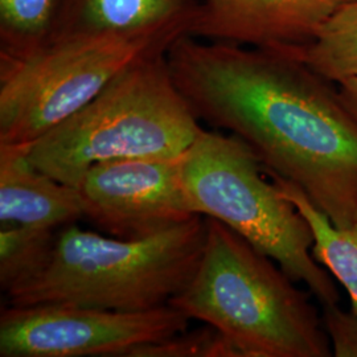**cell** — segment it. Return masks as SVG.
Segmentation results:
<instances>
[{
	"mask_svg": "<svg viewBox=\"0 0 357 357\" xmlns=\"http://www.w3.org/2000/svg\"><path fill=\"white\" fill-rule=\"evenodd\" d=\"M192 113L245 142L337 227L357 221V118L298 56L188 35L167 52Z\"/></svg>",
	"mask_w": 357,
	"mask_h": 357,
	"instance_id": "1",
	"label": "cell"
},
{
	"mask_svg": "<svg viewBox=\"0 0 357 357\" xmlns=\"http://www.w3.org/2000/svg\"><path fill=\"white\" fill-rule=\"evenodd\" d=\"M188 286L169 305L221 332L240 357H328L331 344L306 291L270 257L213 217Z\"/></svg>",
	"mask_w": 357,
	"mask_h": 357,
	"instance_id": "2",
	"label": "cell"
},
{
	"mask_svg": "<svg viewBox=\"0 0 357 357\" xmlns=\"http://www.w3.org/2000/svg\"><path fill=\"white\" fill-rule=\"evenodd\" d=\"M205 216L144 240H121L76 224L57 231L51 264L7 296L10 306L69 305L137 312L167 306L191 282L204 250Z\"/></svg>",
	"mask_w": 357,
	"mask_h": 357,
	"instance_id": "3",
	"label": "cell"
},
{
	"mask_svg": "<svg viewBox=\"0 0 357 357\" xmlns=\"http://www.w3.org/2000/svg\"><path fill=\"white\" fill-rule=\"evenodd\" d=\"M202 128L165 53L132 65L94 100L23 147L33 166L77 187L89 168L105 162L180 158Z\"/></svg>",
	"mask_w": 357,
	"mask_h": 357,
	"instance_id": "4",
	"label": "cell"
},
{
	"mask_svg": "<svg viewBox=\"0 0 357 357\" xmlns=\"http://www.w3.org/2000/svg\"><path fill=\"white\" fill-rule=\"evenodd\" d=\"M183 187L196 215L213 217L303 283L321 307L339 305L332 275L312 255L306 220L274 184L253 150L233 134L202 128L180 156Z\"/></svg>",
	"mask_w": 357,
	"mask_h": 357,
	"instance_id": "5",
	"label": "cell"
},
{
	"mask_svg": "<svg viewBox=\"0 0 357 357\" xmlns=\"http://www.w3.org/2000/svg\"><path fill=\"white\" fill-rule=\"evenodd\" d=\"M180 28L132 35H84L47 44L0 65V144L26 146L94 100L142 60L165 54Z\"/></svg>",
	"mask_w": 357,
	"mask_h": 357,
	"instance_id": "6",
	"label": "cell"
},
{
	"mask_svg": "<svg viewBox=\"0 0 357 357\" xmlns=\"http://www.w3.org/2000/svg\"><path fill=\"white\" fill-rule=\"evenodd\" d=\"M190 320L171 305L137 312L8 305L0 314V357H130L188 330Z\"/></svg>",
	"mask_w": 357,
	"mask_h": 357,
	"instance_id": "7",
	"label": "cell"
},
{
	"mask_svg": "<svg viewBox=\"0 0 357 357\" xmlns=\"http://www.w3.org/2000/svg\"><path fill=\"white\" fill-rule=\"evenodd\" d=\"M84 220L121 240H144L196 216L180 158H132L91 167L77 185Z\"/></svg>",
	"mask_w": 357,
	"mask_h": 357,
	"instance_id": "8",
	"label": "cell"
},
{
	"mask_svg": "<svg viewBox=\"0 0 357 357\" xmlns=\"http://www.w3.org/2000/svg\"><path fill=\"white\" fill-rule=\"evenodd\" d=\"M349 0H200L188 36L299 56Z\"/></svg>",
	"mask_w": 357,
	"mask_h": 357,
	"instance_id": "9",
	"label": "cell"
},
{
	"mask_svg": "<svg viewBox=\"0 0 357 357\" xmlns=\"http://www.w3.org/2000/svg\"><path fill=\"white\" fill-rule=\"evenodd\" d=\"M84 220L77 187L33 166L23 146L0 144V224L59 230Z\"/></svg>",
	"mask_w": 357,
	"mask_h": 357,
	"instance_id": "10",
	"label": "cell"
},
{
	"mask_svg": "<svg viewBox=\"0 0 357 357\" xmlns=\"http://www.w3.org/2000/svg\"><path fill=\"white\" fill-rule=\"evenodd\" d=\"M200 0H60L52 41L180 28L188 35ZM48 43V44H50Z\"/></svg>",
	"mask_w": 357,
	"mask_h": 357,
	"instance_id": "11",
	"label": "cell"
},
{
	"mask_svg": "<svg viewBox=\"0 0 357 357\" xmlns=\"http://www.w3.org/2000/svg\"><path fill=\"white\" fill-rule=\"evenodd\" d=\"M265 172L306 220L312 236V255L344 287L351 310L357 315V221L349 227L335 225L298 185L270 171Z\"/></svg>",
	"mask_w": 357,
	"mask_h": 357,
	"instance_id": "12",
	"label": "cell"
},
{
	"mask_svg": "<svg viewBox=\"0 0 357 357\" xmlns=\"http://www.w3.org/2000/svg\"><path fill=\"white\" fill-rule=\"evenodd\" d=\"M298 57L335 84L357 78V0L335 10Z\"/></svg>",
	"mask_w": 357,
	"mask_h": 357,
	"instance_id": "13",
	"label": "cell"
},
{
	"mask_svg": "<svg viewBox=\"0 0 357 357\" xmlns=\"http://www.w3.org/2000/svg\"><path fill=\"white\" fill-rule=\"evenodd\" d=\"M60 0H0V65L26 60L51 40Z\"/></svg>",
	"mask_w": 357,
	"mask_h": 357,
	"instance_id": "14",
	"label": "cell"
},
{
	"mask_svg": "<svg viewBox=\"0 0 357 357\" xmlns=\"http://www.w3.org/2000/svg\"><path fill=\"white\" fill-rule=\"evenodd\" d=\"M57 231L0 225V289L6 296L38 280L50 266Z\"/></svg>",
	"mask_w": 357,
	"mask_h": 357,
	"instance_id": "15",
	"label": "cell"
},
{
	"mask_svg": "<svg viewBox=\"0 0 357 357\" xmlns=\"http://www.w3.org/2000/svg\"><path fill=\"white\" fill-rule=\"evenodd\" d=\"M130 357H240L229 340L211 324L178 332L158 343L142 345Z\"/></svg>",
	"mask_w": 357,
	"mask_h": 357,
	"instance_id": "16",
	"label": "cell"
},
{
	"mask_svg": "<svg viewBox=\"0 0 357 357\" xmlns=\"http://www.w3.org/2000/svg\"><path fill=\"white\" fill-rule=\"evenodd\" d=\"M323 324L336 357H357V315L339 305L323 307Z\"/></svg>",
	"mask_w": 357,
	"mask_h": 357,
	"instance_id": "17",
	"label": "cell"
},
{
	"mask_svg": "<svg viewBox=\"0 0 357 357\" xmlns=\"http://www.w3.org/2000/svg\"><path fill=\"white\" fill-rule=\"evenodd\" d=\"M342 98L351 113L357 118V78H351L337 84Z\"/></svg>",
	"mask_w": 357,
	"mask_h": 357,
	"instance_id": "18",
	"label": "cell"
}]
</instances>
